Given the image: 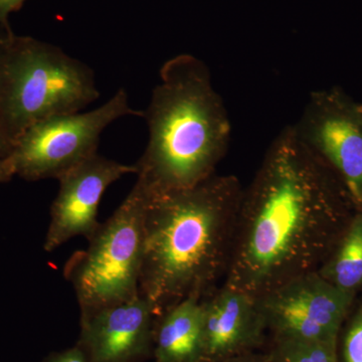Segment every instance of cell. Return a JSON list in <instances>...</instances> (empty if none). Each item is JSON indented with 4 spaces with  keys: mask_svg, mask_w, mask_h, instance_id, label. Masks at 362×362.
I'll use <instances>...</instances> for the list:
<instances>
[{
    "mask_svg": "<svg viewBox=\"0 0 362 362\" xmlns=\"http://www.w3.org/2000/svg\"><path fill=\"white\" fill-rule=\"evenodd\" d=\"M356 209L341 181L287 126L243 189L223 284L258 297L317 271Z\"/></svg>",
    "mask_w": 362,
    "mask_h": 362,
    "instance_id": "1",
    "label": "cell"
},
{
    "mask_svg": "<svg viewBox=\"0 0 362 362\" xmlns=\"http://www.w3.org/2000/svg\"><path fill=\"white\" fill-rule=\"evenodd\" d=\"M243 189L237 176L214 175L149 197L139 290L156 315L187 298L202 299L225 279Z\"/></svg>",
    "mask_w": 362,
    "mask_h": 362,
    "instance_id": "2",
    "label": "cell"
},
{
    "mask_svg": "<svg viewBox=\"0 0 362 362\" xmlns=\"http://www.w3.org/2000/svg\"><path fill=\"white\" fill-rule=\"evenodd\" d=\"M149 140L135 164L149 197L194 187L216 175L230 145V118L202 59L182 54L160 70L146 110Z\"/></svg>",
    "mask_w": 362,
    "mask_h": 362,
    "instance_id": "3",
    "label": "cell"
},
{
    "mask_svg": "<svg viewBox=\"0 0 362 362\" xmlns=\"http://www.w3.org/2000/svg\"><path fill=\"white\" fill-rule=\"evenodd\" d=\"M99 96L94 71L57 45L14 33L0 49V128L13 148L35 123Z\"/></svg>",
    "mask_w": 362,
    "mask_h": 362,
    "instance_id": "4",
    "label": "cell"
},
{
    "mask_svg": "<svg viewBox=\"0 0 362 362\" xmlns=\"http://www.w3.org/2000/svg\"><path fill=\"white\" fill-rule=\"evenodd\" d=\"M149 197L135 183L115 213L88 239L87 249L66 262L64 276L75 290L81 311L140 294L143 226Z\"/></svg>",
    "mask_w": 362,
    "mask_h": 362,
    "instance_id": "5",
    "label": "cell"
},
{
    "mask_svg": "<svg viewBox=\"0 0 362 362\" xmlns=\"http://www.w3.org/2000/svg\"><path fill=\"white\" fill-rule=\"evenodd\" d=\"M141 116L131 108L124 89L95 110L52 116L35 123L14 143L7 158L14 175L26 180H59L71 169L98 153L100 136L125 116Z\"/></svg>",
    "mask_w": 362,
    "mask_h": 362,
    "instance_id": "6",
    "label": "cell"
},
{
    "mask_svg": "<svg viewBox=\"0 0 362 362\" xmlns=\"http://www.w3.org/2000/svg\"><path fill=\"white\" fill-rule=\"evenodd\" d=\"M356 297L312 271L256 298L272 339L337 343Z\"/></svg>",
    "mask_w": 362,
    "mask_h": 362,
    "instance_id": "7",
    "label": "cell"
},
{
    "mask_svg": "<svg viewBox=\"0 0 362 362\" xmlns=\"http://www.w3.org/2000/svg\"><path fill=\"white\" fill-rule=\"evenodd\" d=\"M293 127L362 209V121L356 102L341 88L315 90Z\"/></svg>",
    "mask_w": 362,
    "mask_h": 362,
    "instance_id": "8",
    "label": "cell"
},
{
    "mask_svg": "<svg viewBox=\"0 0 362 362\" xmlns=\"http://www.w3.org/2000/svg\"><path fill=\"white\" fill-rule=\"evenodd\" d=\"M129 173H136L135 165L96 153L62 176L59 194L51 207L45 251H54L73 238L90 239L101 223L98 211L107 188Z\"/></svg>",
    "mask_w": 362,
    "mask_h": 362,
    "instance_id": "9",
    "label": "cell"
},
{
    "mask_svg": "<svg viewBox=\"0 0 362 362\" xmlns=\"http://www.w3.org/2000/svg\"><path fill=\"white\" fill-rule=\"evenodd\" d=\"M156 316L141 294L82 310L77 345L90 362H144L153 351Z\"/></svg>",
    "mask_w": 362,
    "mask_h": 362,
    "instance_id": "10",
    "label": "cell"
},
{
    "mask_svg": "<svg viewBox=\"0 0 362 362\" xmlns=\"http://www.w3.org/2000/svg\"><path fill=\"white\" fill-rule=\"evenodd\" d=\"M204 358L218 362L259 350L267 328L257 298L225 284L201 300Z\"/></svg>",
    "mask_w": 362,
    "mask_h": 362,
    "instance_id": "11",
    "label": "cell"
},
{
    "mask_svg": "<svg viewBox=\"0 0 362 362\" xmlns=\"http://www.w3.org/2000/svg\"><path fill=\"white\" fill-rule=\"evenodd\" d=\"M201 300L187 298L156 316L152 356L156 362H202Z\"/></svg>",
    "mask_w": 362,
    "mask_h": 362,
    "instance_id": "12",
    "label": "cell"
},
{
    "mask_svg": "<svg viewBox=\"0 0 362 362\" xmlns=\"http://www.w3.org/2000/svg\"><path fill=\"white\" fill-rule=\"evenodd\" d=\"M317 272L349 294L362 292V209H356Z\"/></svg>",
    "mask_w": 362,
    "mask_h": 362,
    "instance_id": "13",
    "label": "cell"
},
{
    "mask_svg": "<svg viewBox=\"0 0 362 362\" xmlns=\"http://www.w3.org/2000/svg\"><path fill=\"white\" fill-rule=\"evenodd\" d=\"M272 362H339L337 343L272 339Z\"/></svg>",
    "mask_w": 362,
    "mask_h": 362,
    "instance_id": "14",
    "label": "cell"
},
{
    "mask_svg": "<svg viewBox=\"0 0 362 362\" xmlns=\"http://www.w3.org/2000/svg\"><path fill=\"white\" fill-rule=\"evenodd\" d=\"M339 362H362V292L354 299L337 339Z\"/></svg>",
    "mask_w": 362,
    "mask_h": 362,
    "instance_id": "15",
    "label": "cell"
},
{
    "mask_svg": "<svg viewBox=\"0 0 362 362\" xmlns=\"http://www.w3.org/2000/svg\"><path fill=\"white\" fill-rule=\"evenodd\" d=\"M42 362H90L84 350L78 345L62 351L52 352Z\"/></svg>",
    "mask_w": 362,
    "mask_h": 362,
    "instance_id": "16",
    "label": "cell"
},
{
    "mask_svg": "<svg viewBox=\"0 0 362 362\" xmlns=\"http://www.w3.org/2000/svg\"><path fill=\"white\" fill-rule=\"evenodd\" d=\"M26 0H0V25L11 28L9 16L14 11H20Z\"/></svg>",
    "mask_w": 362,
    "mask_h": 362,
    "instance_id": "17",
    "label": "cell"
},
{
    "mask_svg": "<svg viewBox=\"0 0 362 362\" xmlns=\"http://www.w3.org/2000/svg\"><path fill=\"white\" fill-rule=\"evenodd\" d=\"M218 362H272V361L268 351L262 352L256 350V351L247 352V354L230 357Z\"/></svg>",
    "mask_w": 362,
    "mask_h": 362,
    "instance_id": "18",
    "label": "cell"
},
{
    "mask_svg": "<svg viewBox=\"0 0 362 362\" xmlns=\"http://www.w3.org/2000/svg\"><path fill=\"white\" fill-rule=\"evenodd\" d=\"M14 171L13 165L8 158L0 157V182H6L13 177Z\"/></svg>",
    "mask_w": 362,
    "mask_h": 362,
    "instance_id": "19",
    "label": "cell"
},
{
    "mask_svg": "<svg viewBox=\"0 0 362 362\" xmlns=\"http://www.w3.org/2000/svg\"><path fill=\"white\" fill-rule=\"evenodd\" d=\"M13 151V145L4 135V131L0 128V157L7 158Z\"/></svg>",
    "mask_w": 362,
    "mask_h": 362,
    "instance_id": "20",
    "label": "cell"
},
{
    "mask_svg": "<svg viewBox=\"0 0 362 362\" xmlns=\"http://www.w3.org/2000/svg\"><path fill=\"white\" fill-rule=\"evenodd\" d=\"M14 35L11 28H6L0 25V49L8 42V40Z\"/></svg>",
    "mask_w": 362,
    "mask_h": 362,
    "instance_id": "21",
    "label": "cell"
},
{
    "mask_svg": "<svg viewBox=\"0 0 362 362\" xmlns=\"http://www.w3.org/2000/svg\"><path fill=\"white\" fill-rule=\"evenodd\" d=\"M357 109H358L359 116H361L362 121V103H357Z\"/></svg>",
    "mask_w": 362,
    "mask_h": 362,
    "instance_id": "22",
    "label": "cell"
}]
</instances>
